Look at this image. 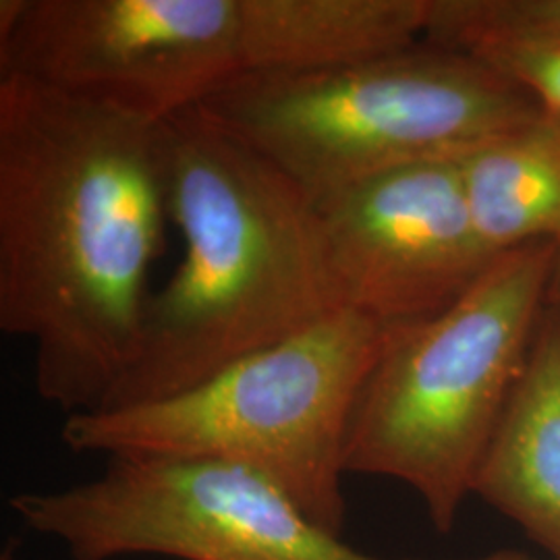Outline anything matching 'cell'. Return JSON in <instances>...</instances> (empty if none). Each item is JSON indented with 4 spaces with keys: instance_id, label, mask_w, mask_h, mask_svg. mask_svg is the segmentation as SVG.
I'll return each mask as SVG.
<instances>
[{
    "instance_id": "obj_3",
    "label": "cell",
    "mask_w": 560,
    "mask_h": 560,
    "mask_svg": "<svg viewBox=\"0 0 560 560\" xmlns=\"http://www.w3.org/2000/svg\"><path fill=\"white\" fill-rule=\"evenodd\" d=\"M559 252H504L448 310L393 332L351 418L347 474L400 481L436 532L455 527L529 361Z\"/></svg>"
},
{
    "instance_id": "obj_11",
    "label": "cell",
    "mask_w": 560,
    "mask_h": 560,
    "mask_svg": "<svg viewBox=\"0 0 560 560\" xmlns=\"http://www.w3.org/2000/svg\"><path fill=\"white\" fill-rule=\"evenodd\" d=\"M483 247L501 256L532 243L560 245V117L534 119L457 156Z\"/></svg>"
},
{
    "instance_id": "obj_7",
    "label": "cell",
    "mask_w": 560,
    "mask_h": 560,
    "mask_svg": "<svg viewBox=\"0 0 560 560\" xmlns=\"http://www.w3.org/2000/svg\"><path fill=\"white\" fill-rule=\"evenodd\" d=\"M240 73L237 0H0V78L162 122Z\"/></svg>"
},
{
    "instance_id": "obj_10",
    "label": "cell",
    "mask_w": 560,
    "mask_h": 560,
    "mask_svg": "<svg viewBox=\"0 0 560 560\" xmlns=\"http://www.w3.org/2000/svg\"><path fill=\"white\" fill-rule=\"evenodd\" d=\"M241 73L355 67L425 40L430 0H237Z\"/></svg>"
},
{
    "instance_id": "obj_8",
    "label": "cell",
    "mask_w": 560,
    "mask_h": 560,
    "mask_svg": "<svg viewBox=\"0 0 560 560\" xmlns=\"http://www.w3.org/2000/svg\"><path fill=\"white\" fill-rule=\"evenodd\" d=\"M342 310L388 330L448 310L494 260L457 159L416 162L318 208Z\"/></svg>"
},
{
    "instance_id": "obj_13",
    "label": "cell",
    "mask_w": 560,
    "mask_h": 560,
    "mask_svg": "<svg viewBox=\"0 0 560 560\" xmlns=\"http://www.w3.org/2000/svg\"><path fill=\"white\" fill-rule=\"evenodd\" d=\"M513 75L544 110L560 117V48H527L513 65Z\"/></svg>"
},
{
    "instance_id": "obj_9",
    "label": "cell",
    "mask_w": 560,
    "mask_h": 560,
    "mask_svg": "<svg viewBox=\"0 0 560 560\" xmlns=\"http://www.w3.org/2000/svg\"><path fill=\"white\" fill-rule=\"evenodd\" d=\"M471 494L560 560V305L555 298Z\"/></svg>"
},
{
    "instance_id": "obj_4",
    "label": "cell",
    "mask_w": 560,
    "mask_h": 560,
    "mask_svg": "<svg viewBox=\"0 0 560 560\" xmlns=\"http://www.w3.org/2000/svg\"><path fill=\"white\" fill-rule=\"evenodd\" d=\"M395 330L340 310L183 393L65 418L78 455L226 460L280 486L330 534L347 520V434Z\"/></svg>"
},
{
    "instance_id": "obj_2",
    "label": "cell",
    "mask_w": 560,
    "mask_h": 560,
    "mask_svg": "<svg viewBox=\"0 0 560 560\" xmlns=\"http://www.w3.org/2000/svg\"><path fill=\"white\" fill-rule=\"evenodd\" d=\"M162 148L183 260L98 411L183 393L342 310L320 212L280 168L201 106L162 120Z\"/></svg>"
},
{
    "instance_id": "obj_14",
    "label": "cell",
    "mask_w": 560,
    "mask_h": 560,
    "mask_svg": "<svg viewBox=\"0 0 560 560\" xmlns=\"http://www.w3.org/2000/svg\"><path fill=\"white\" fill-rule=\"evenodd\" d=\"M552 298L560 305V252L559 260H557V272H555V284H552Z\"/></svg>"
},
{
    "instance_id": "obj_1",
    "label": "cell",
    "mask_w": 560,
    "mask_h": 560,
    "mask_svg": "<svg viewBox=\"0 0 560 560\" xmlns=\"http://www.w3.org/2000/svg\"><path fill=\"white\" fill-rule=\"evenodd\" d=\"M166 221L162 122L0 78V330L65 418L138 360Z\"/></svg>"
},
{
    "instance_id": "obj_6",
    "label": "cell",
    "mask_w": 560,
    "mask_h": 560,
    "mask_svg": "<svg viewBox=\"0 0 560 560\" xmlns=\"http://www.w3.org/2000/svg\"><path fill=\"white\" fill-rule=\"evenodd\" d=\"M9 504L73 560H390L351 548L275 481L226 460L117 457L92 480ZM460 560L536 559L501 550Z\"/></svg>"
},
{
    "instance_id": "obj_12",
    "label": "cell",
    "mask_w": 560,
    "mask_h": 560,
    "mask_svg": "<svg viewBox=\"0 0 560 560\" xmlns=\"http://www.w3.org/2000/svg\"><path fill=\"white\" fill-rule=\"evenodd\" d=\"M423 42L469 57L501 46L560 48V0H430Z\"/></svg>"
},
{
    "instance_id": "obj_5",
    "label": "cell",
    "mask_w": 560,
    "mask_h": 560,
    "mask_svg": "<svg viewBox=\"0 0 560 560\" xmlns=\"http://www.w3.org/2000/svg\"><path fill=\"white\" fill-rule=\"evenodd\" d=\"M201 108L316 208L402 166L457 159L541 110L483 60L428 42L337 71L240 73Z\"/></svg>"
}]
</instances>
